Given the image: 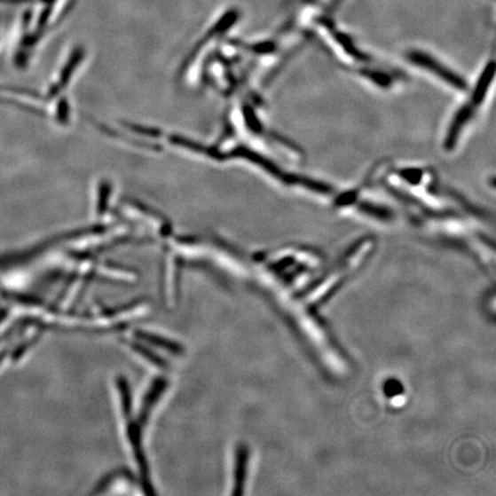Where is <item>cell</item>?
Here are the masks:
<instances>
[{"mask_svg": "<svg viewBox=\"0 0 496 496\" xmlns=\"http://www.w3.org/2000/svg\"><path fill=\"white\" fill-rule=\"evenodd\" d=\"M405 58L415 67L424 70L429 75L435 76L437 80L443 82L447 87L455 90V91L467 93L468 83L463 76L459 73L448 67L440 59L421 49H412L405 53Z\"/></svg>", "mask_w": 496, "mask_h": 496, "instance_id": "2", "label": "cell"}, {"mask_svg": "<svg viewBox=\"0 0 496 496\" xmlns=\"http://www.w3.org/2000/svg\"><path fill=\"white\" fill-rule=\"evenodd\" d=\"M494 73L495 64L493 60H491L480 73L479 80L476 82L474 87L468 88L467 100L461 105L448 124L444 139L445 150L452 152L458 148L463 135L466 134L468 127L477 117L479 109L485 103L488 92L493 85Z\"/></svg>", "mask_w": 496, "mask_h": 496, "instance_id": "1", "label": "cell"}]
</instances>
